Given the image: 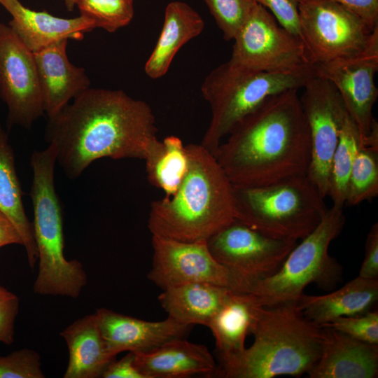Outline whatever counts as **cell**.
<instances>
[{
    "label": "cell",
    "instance_id": "836d02e7",
    "mask_svg": "<svg viewBox=\"0 0 378 378\" xmlns=\"http://www.w3.org/2000/svg\"><path fill=\"white\" fill-rule=\"evenodd\" d=\"M254 1L271 13L280 25L300 37L299 5L301 0Z\"/></svg>",
    "mask_w": 378,
    "mask_h": 378
},
{
    "label": "cell",
    "instance_id": "2e32d148",
    "mask_svg": "<svg viewBox=\"0 0 378 378\" xmlns=\"http://www.w3.org/2000/svg\"><path fill=\"white\" fill-rule=\"evenodd\" d=\"M95 314L107 349L115 357L123 351L146 353L169 340L184 338L192 327L169 316L148 321L106 308L97 309Z\"/></svg>",
    "mask_w": 378,
    "mask_h": 378
},
{
    "label": "cell",
    "instance_id": "cb8c5ba5",
    "mask_svg": "<svg viewBox=\"0 0 378 378\" xmlns=\"http://www.w3.org/2000/svg\"><path fill=\"white\" fill-rule=\"evenodd\" d=\"M204 28L202 18L188 4L178 1L168 4L162 31L145 64L146 75L153 79L165 75L179 49Z\"/></svg>",
    "mask_w": 378,
    "mask_h": 378
},
{
    "label": "cell",
    "instance_id": "6da1fadb",
    "mask_svg": "<svg viewBox=\"0 0 378 378\" xmlns=\"http://www.w3.org/2000/svg\"><path fill=\"white\" fill-rule=\"evenodd\" d=\"M155 118L144 101L121 90L90 88L48 118L45 139L70 179L97 160H144L157 136Z\"/></svg>",
    "mask_w": 378,
    "mask_h": 378
},
{
    "label": "cell",
    "instance_id": "484cf974",
    "mask_svg": "<svg viewBox=\"0 0 378 378\" xmlns=\"http://www.w3.org/2000/svg\"><path fill=\"white\" fill-rule=\"evenodd\" d=\"M22 197L13 150L8 141V133L0 124V211L20 233L29 265L33 268L38 260V253L32 224L26 215Z\"/></svg>",
    "mask_w": 378,
    "mask_h": 378
},
{
    "label": "cell",
    "instance_id": "5bb4252c",
    "mask_svg": "<svg viewBox=\"0 0 378 378\" xmlns=\"http://www.w3.org/2000/svg\"><path fill=\"white\" fill-rule=\"evenodd\" d=\"M152 246L148 277L162 290L196 282L229 287L228 273L211 253L206 240L183 241L152 235Z\"/></svg>",
    "mask_w": 378,
    "mask_h": 378
},
{
    "label": "cell",
    "instance_id": "ab89813d",
    "mask_svg": "<svg viewBox=\"0 0 378 378\" xmlns=\"http://www.w3.org/2000/svg\"><path fill=\"white\" fill-rule=\"evenodd\" d=\"M66 6V9L69 11H72L76 4L77 0H63Z\"/></svg>",
    "mask_w": 378,
    "mask_h": 378
},
{
    "label": "cell",
    "instance_id": "52a82bcc",
    "mask_svg": "<svg viewBox=\"0 0 378 378\" xmlns=\"http://www.w3.org/2000/svg\"><path fill=\"white\" fill-rule=\"evenodd\" d=\"M236 219L268 236L298 241L321 223L328 208L307 176L264 186L233 185Z\"/></svg>",
    "mask_w": 378,
    "mask_h": 378
},
{
    "label": "cell",
    "instance_id": "e575fe53",
    "mask_svg": "<svg viewBox=\"0 0 378 378\" xmlns=\"http://www.w3.org/2000/svg\"><path fill=\"white\" fill-rule=\"evenodd\" d=\"M19 304L18 297L0 286V342L10 344L14 342Z\"/></svg>",
    "mask_w": 378,
    "mask_h": 378
},
{
    "label": "cell",
    "instance_id": "d4e9b609",
    "mask_svg": "<svg viewBox=\"0 0 378 378\" xmlns=\"http://www.w3.org/2000/svg\"><path fill=\"white\" fill-rule=\"evenodd\" d=\"M162 290L158 301L168 316L190 326H208L232 291L227 287L205 282L190 283Z\"/></svg>",
    "mask_w": 378,
    "mask_h": 378
},
{
    "label": "cell",
    "instance_id": "7a4b0ae2",
    "mask_svg": "<svg viewBox=\"0 0 378 378\" xmlns=\"http://www.w3.org/2000/svg\"><path fill=\"white\" fill-rule=\"evenodd\" d=\"M298 90L273 95L242 118L214 155L233 185L307 176L311 146Z\"/></svg>",
    "mask_w": 378,
    "mask_h": 378
},
{
    "label": "cell",
    "instance_id": "7402d4cb",
    "mask_svg": "<svg viewBox=\"0 0 378 378\" xmlns=\"http://www.w3.org/2000/svg\"><path fill=\"white\" fill-rule=\"evenodd\" d=\"M60 335L69 350L64 378L102 377L108 365L115 359L107 349L95 313L77 319Z\"/></svg>",
    "mask_w": 378,
    "mask_h": 378
},
{
    "label": "cell",
    "instance_id": "ac0fdd59",
    "mask_svg": "<svg viewBox=\"0 0 378 378\" xmlns=\"http://www.w3.org/2000/svg\"><path fill=\"white\" fill-rule=\"evenodd\" d=\"M322 328L321 355L307 373L309 378L377 377L378 344L358 340L330 327Z\"/></svg>",
    "mask_w": 378,
    "mask_h": 378
},
{
    "label": "cell",
    "instance_id": "f1b7e54d",
    "mask_svg": "<svg viewBox=\"0 0 378 378\" xmlns=\"http://www.w3.org/2000/svg\"><path fill=\"white\" fill-rule=\"evenodd\" d=\"M378 195V147L362 145L354 159L345 204L356 206Z\"/></svg>",
    "mask_w": 378,
    "mask_h": 378
},
{
    "label": "cell",
    "instance_id": "4dcf8cb0",
    "mask_svg": "<svg viewBox=\"0 0 378 378\" xmlns=\"http://www.w3.org/2000/svg\"><path fill=\"white\" fill-rule=\"evenodd\" d=\"M227 41L238 30L257 4L254 0H203Z\"/></svg>",
    "mask_w": 378,
    "mask_h": 378
},
{
    "label": "cell",
    "instance_id": "8992f818",
    "mask_svg": "<svg viewBox=\"0 0 378 378\" xmlns=\"http://www.w3.org/2000/svg\"><path fill=\"white\" fill-rule=\"evenodd\" d=\"M315 75L314 66L289 73H269L231 59L221 64L207 75L201 87L211 112L201 144L214 155L232 128L267 98L302 88Z\"/></svg>",
    "mask_w": 378,
    "mask_h": 378
},
{
    "label": "cell",
    "instance_id": "ba28073f",
    "mask_svg": "<svg viewBox=\"0 0 378 378\" xmlns=\"http://www.w3.org/2000/svg\"><path fill=\"white\" fill-rule=\"evenodd\" d=\"M345 223L343 207L328 209L318 225L301 239L287 255L280 269L251 290L262 306L297 302L311 284L331 290L342 280V267L330 256V243Z\"/></svg>",
    "mask_w": 378,
    "mask_h": 378
},
{
    "label": "cell",
    "instance_id": "f546056e",
    "mask_svg": "<svg viewBox=\"0 0 378 378\" xmlns=\"http://www.w3.org/2000/svg\"><path fill=\"white\" fill-rule=\"evenodd\" d=\"M76 6L80 15L108 32L128 25L134 17L133 0H77Z\"/></svg>",
    "mask_w": 378,
    "mask_h": 378
},
{
    "label": "cell",
    "instance_id": "9c48e42d",
    "mask_svg": "<svg viewBox=\"0 0 378 378\" xmlns=\"http://www.w3.org/2000/svg\"><path fill=\"white\" fill-rule=\"evenodd\" d=\"M300 37L307 60L316 66L354 57L378 38L356 13L333 0H301Z\"/></svg>",
    "mask_w": 378,
    "mask_h": 378
},
{
    "label": "cell",
    "instance_id": "3957f363",
    "mask_svg": "<svg viewBox=\"0 0 378 378\" xmlns=\"http://www.w3.org/2000/svg\"><path fill=\"white\" fill-rule=\"evenodd\" d=\"M186 146L187 172L173 195L151 202L148 226L152 235L207 240L236 219L233 184L201 144Z\"/></svg>",
    "mask_w": 378,
    "mask_h": 378
},
{
    "label": "cell",
    "instance_id": "9a60e30c",
    "mask_svg": "<svg viewBox=\"0 0 378 378\" xmlns=\"http://www.w3.org/2000/svg\"><path fill=\"white\" fill-rule=\"evenodd\" d=\"M316 75L330 81L336 88L348 115L357 125L365 141L378 123L372 108L378 96L374 76L378 71V38L354 57L314 66Z\"/></svg>",
    "mask_w": 378,
    "mask_h": 378
},
{
    "label": "cell",
    "instance_id": "8fae6325",
    "mask_svg": "<svg viewBox=\"0 0 378 378\" xmlns=\"http://www.w3.org/2000/svg\"><path fill=\"white\" fill-rule=\"evenodd\" d=\"M233 41L230 59L252 70L289 73L313 66L307 60L301 38L258 4Z\"/></svg>",
    "mask_w": 378,
    "mask_h": 378
},
{
    "label": "cell",
    "instance_id": "44dd1931",
    "mask_svg": "<svg viewBox=\"0 0 378 378\" xmlns=\"http://www.w3.org/2000/svg\"><path fill=\"white\" fill-rule=\"evenodd\" d=\"M378 300V279L357 276L340 288L321 295L303 294L297 305L304 316L323 326L342 316L367 313Z\"/></svg>",
    "mask_w": 378,
    "mask_h": 378
},
{
    "label": "cell",
    "instance_id": "d6986e66",
    "mask_svg": "<svg viewBox=\"0 0 378 378\" xmlns=\"http://www.w3.org/2000/svg\"><path fill=\"white\" fill-rule=\"evenodd\" d=\"M11 15L8 26L33 52L62 40H82L84 34L95 27L89 18L56 17L46 11H37L24 6L20 0H0Z\"/></svg>",
    "mask_w": 378,
    "mask_h": 378
},
{
    "label": "cell",
    "instance_id": "d6a6232c",
    "mask_svg": "<svg viewBox=\"0 0 378 378\" xmlns=\"http://www.w3.org/2000/svg\"><path fill=\"white\" fill-rule=\"evenodd\" d=\"M40 356L29 349L0 356V378H43Z\"/></svg>",
    "mask_w": 378,
    "mask_h": 378
},
{
    "label": "cell",
    "instance_id": "ffe728a7",
    "mask_svg": "<svg viewBox=\"0 0 378 378\" xmlns=\"http://www.w3.org/2000/svg\"><path fill=\"white\" fill-rule=\"evenodd\" d=\"M135 364L146 378H184L213 374L217 369L206 346L184 338L173 339L150 351L135 354Z\"/></svg>",
    "mask_w": 378,
    "mask_h": 378
},
{
    "label": "cell",
    "instance_id": "603a6c76",
    "mask_svg": "<svg viewBox=\"0 0 378 378\" xmlns=\"http://www.w3.org/2000/svg\"><path fill=\"white\" fill-rule=\"evenodd\" d=\"M262 306L253 293L231 291L207 326L215 339L220 363L245 349L246 338Z\"/></svg>",
    "mask_w": 378,
    "mask_h": 378
},
{
    "label": "cell",
    "instance_id": "277c9868",
    "mask_svg": "<svg viewBox=\"0 0 378 378\" xmlns=\"http://www.w3.org/2000/svg\"><path fill=\"white\" fill-rule=\"evenodd\" d=\"M253 344L220 363L226 378H272L307 374L318 360L323 328L306 318L297 302L262 306L252 327Z\"/></svg>",
    "mask_w": 378,
    "mask_h": 378
},
{
    "label": "cell",
    "instance_id": "5b68a950",
    "mask_svg": "<svg viewBox=\"0 0 378 378\" xmlns=\"http://www.w3.org/2000/svg\"><path fill=\"white\" fill-rule=\"evenodd\" d=\"M57 151L52 145L35 150L30 158L33 179L30 189L32 224L38 261L35 293L78 298L87 284L82 264L64 255L63 216L55 187Z\"/></svg>",
    "mask_w": 378,
    "mask_h": 378
},
{
    "label": "cell",
    "instance_id": "30bf717a",
    "mask_svg": "<svg viewBox=\"0 0 378 378\" xmlns=\"http://www.w3.org/2000/svg\"><path fill=\"white\" fill-rule=\"evenodd\" d=\"M206 242L214 258L228 273L229 289L251 293L280 269L298 241L268 236L235 219Z\"/></svg>",
    "mask_w": 378,
    "mask_h": 378
},
{
    "label": "cell",
    "instance_id": "d590c367",
    "mask_svg": "<svg viewBox=\"0 0 378 378\" xmlns=\"http://www.w3.org/2000/svg\"><path fill=\"white\" fill-rule=\"evenodd\" d=\"M358 276L378 279V223L372 225L365 244L364 260Z\"/></svg>",
    "mask_w": 378,
    "mask_h": 378
},
{
    "label": "cell",
    "instance_id": "7c38bea8",
    "mask_svg": "<svg viewBox=\"0 0 378 378\" xmlns=\"http://www.w3.org/2000/svg\"><path fill=\"white\" fill-rule=\"evenodd\" d=\"M300 97L310 136L307 176L325 198L328 192L332 158L348 113L341 95L328 80L315 75Z\"/></svg>",
    "mask_w": 378,
    "mask_h": 378
},
{
    "label": "cell",
    "instance_id": "1f68e13d",
    "mask_svg": "<svg viewBox=\"0 0 378 378\" xmlns=\"http://www.w3.org/2000/svg\"><path fill=\"white\" fill-rule=\"evenodd\" d=\"M323 326L340 331L358 340L378 344V312L337 318ZM322 326V327H323Z\"/></svg>",
    "mask_w": 378,
    "mask_h": 378
},
{
    "label": "cell",
    "instance_id": "4fadbf2b",
    "mask_svg": "<svg viewBox=\"0 0 378 378\" xmlns=\"http://www.w3.org/2000/svg\"><path fill=\"white\" fill-rule=\"evenodd\" d=\"M0 99L8 108V128L30 129L45 115L34 52L8 24L0 22Z\"/></svg>",
    "mask_w": 378,
    "mask_h": 378
},
{
    "label": "cell",
    "instance_id": "8d00e7d4",
    "mask_svg": "<svg viewBox=\"0 0 378 378\" xmlns=\"http://www.w3.org/2000/svg\"><path fill=\"white\" fill-rule=\"evenodd\" d=\"M103 378H146L135 364V354L128 352L118 360H113L104 370Z\"/></svg>",
    "mask_w": 378,
    "mask_h": 378
},
{
    "label": "cell",
    "instance_id": "74e56055",
    "mask_svg": "<svg viewBox=\"0 0 378 378\" xmlns=\"http://www.w3.org/2000/svg\"><path fill=\"white\" fill-rule=\"evenodd\" d=\"M361 18L372 29L378 27V0H333Z\"/></svg>",
    "mask_w": 378,
    "mask_h": 378
},
{
    "label": "cell",
    "instance_id": "e0dca14e",
    "mask_svg": "<svg viewBox=\"0 0 378 378\" xmlns=\"http://www.w3.org/2000/svg\"><path fill=\"white\" fill-rule=\"evenodd\" d=\"M68 40H62L34 52L45 114L59 113L90 88L85 69L74 65L67 56Z\"/></svg>",
    "mask_w": 378,
    "mask_h": 378
},
{
    "label": "cell",
    "instance_id": "f35d334b",
    "mask_svg": "<svg viewBox=\"0 0 378 378\" xmlns=\"http://www.w3.org/2000/svg\"><path fill=\"white\" fill-rule=\"evenodd\" d=\"M13 244L23 245L22 237L10 219L0 211V248Z\"/></svg>",
    "mask_w": 378,
    "mask_h": 378
},
{
    "label": "cell",
    "instance_id": "4316f807",
    "mask_svg": "<svg viewBox=\"0 0 378 378\" xmlns=\"http://www.w3.org/2000/svg\"><path fill=\"white\" fill-rule=\"evenodd\" d=\"M149 183L173 195L181 183L188 167V156L181 139L171 135L154 141L144 158Z\"/></svg>",
    "mask_w": 378,
    "mask_h": 378
},
{
    "label": "cell",
    "instance_id": "83f0119b",
    "mask_svg": "<svg viewBox=\"0 0 378 378\" xmlns=\"http://www.w3.org/2000/svg\"><path fill=\"white\" fill-rule=\"evenodd\" d=\"M363 140L349 115L345 120L333 153L329 174L328 192L332 206L344 207L351 170Z\"/></svg>",
    "mask_w": 378,
    "mask_h": 378
}]
</instances>
